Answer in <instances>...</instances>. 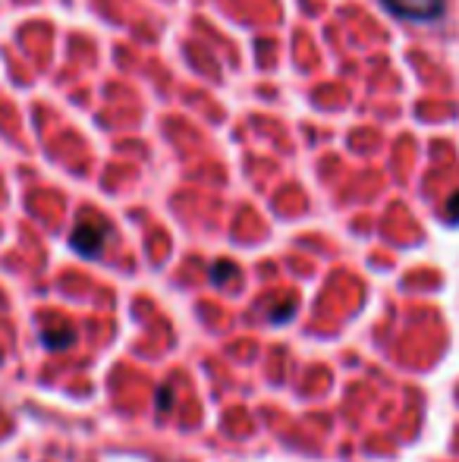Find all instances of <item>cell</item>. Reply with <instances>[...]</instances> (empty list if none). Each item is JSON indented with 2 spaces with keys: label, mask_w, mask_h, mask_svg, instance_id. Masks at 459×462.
I'll list each match as a JSON object with an SVG mask.
<instances>
[{
  "label": "cell",
  "mask_w": 459,
  "mask_h": 462,
  "mask_svg": "<svg viewBox=\"0 0 459 462\" xmlns=\"http://www.w3.org/2000/svg\"><path fill=\"white\" fill-rule=\"evenodd\" d=\"M394 16L409 23H437L447 10V0H381Z\"/></svg>",
  "instance_id": "cell-1"
},
{
  "label": "cell",
  "mask_w": 459,
  "mask_h": 462,
  "mask_svg": "<svg viewBox=\"0 0 459 462\" xmlns=\"http://www.w3.org/2000/svg\"><path fill=\"white\" fill-rule=\"evenodd\" d=\"M104 239H107V226H98V224H79L73 230V249L79 252L82 258H98L104 252Z\"/></svg>",
  "instance_id": "cell-2"
},
{
  "label": "cell",
  "mask_w": 459,
  "mask_h": 462,
  "mask_svg": "<svg viewBox=\"0 0 459 462\" xmlns=\"http://www.w3.org/2000/svg\"><path fill=\"white\" fill-rule=\"evenodd\" d=\"M236 274H239V267L233 264V261H220V264L211 267V280L214 283H224V280H233Z\"/></svg>",
  "instance_id": "cell-3"
},
{
  "label": "cell",
  "mask_w": 459,
  "mask_h": 462,
  "mask_svg": "<svg viewBox=\"0 0 459 462\" xmlns=\"http://www.w3.org/2000/svg\"><path fill=\"white\" fill-rule=\"evenodd\" d=\"M444 217H447L450 226H459V192L447 198V207H444Z\"/></svg>",
  "instance_id": "cell-4"
}]
</instances>
